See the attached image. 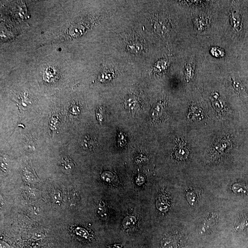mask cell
I'll use <instances>...</instances> for the list:
<instances>
[{
  "mask_svg": "<svg viewBox=\"0 0 248 248\" xmlns=\"http://www.w3.org/2000/svg\"><path fill=\"white\" fill-rule=\"evenodd\" d=\"M174 154L177 159L180 160H185L189 155V150L186 144L182 139L177 140Z\"/></svg>",
  "mask_w": 248,
  "mask_h": 248,
  "instance_id": "obj_1",
  "label": "cell"
},
{
  "mask_svg": "<svg viewBox=\"0 0 248 248\" xmlns=\"http://www.w3.org/2000/svg\"><path fill=\"white\" fill-rule=\"evenodd\" d=\"M97 141L94 138L90 135L85 136L82 140L81 146L85 150L92 151L95 149L97 146Z\"/></svg>",
  "mask_w": 248,
  "mask_h": 248,
  "instance_id": "obj_2",
  "label": "cell"
},
{
  "mask_svg": "<svg viewBox=\"0 0 248 248\" xmlns=\"http://www.w3.org/2000/svg\"><path fill=\"white\" fill-rule=\"evenodd\" d=\"M61 166L62 170L67 174L71 173L75 167V165L71 159L67 156H65L62 158Z\"/></svg>",
  "mask_w": 248,
  "mask_h": 248,
  "instance_id": "obj_3",
  "label": "cell"
},
{
  "mask_svg": "<svg viewBox=\"0 0 248 248\" xmlns=\"http://www.w3.org/2000/svg\"><path fill=\"white\" fill-rule=\"evenodd\" d=\"M231 22L232 26L237 31L241 28V18L240 14L236 11H234L231 13Z\"/></svg>",
  "mask_w": 248,
  "mask_h": 248,
  "instance_id": "obj_4",
  "label": "cell"
},
{
  "mask_svg": "<svg viewBox=\"0 0 248 248\" xmlns=\"http://www.w3.org/2000/svg\"><path fill=\"white\" fill-rule=\"evenodd\" d=\"M136 223V217L132 215H128L124 218L122 222V225L124 229H129L133 228Z\"/></svg>",
  "mask_w": 248,
  "mask_h": 248,
  "instance_id": "obj_5",
  "label": "cell"
},
{
  "mask_svg": "<svg viewBox=\"0 0 248 248\" xmlns=\"http://www.w3.org/2000/svg\"><path fill=\"white\" fill-rule=\"evenodd\" d=\"M163 248H177V243L174 239L171 238H166L163 240L161 243Z\"/></svg>",
  "mask_w": 248,
  "mask_h": 248,
  "instance_id": "obj_6",
  "label": "cell"
},
{
  "mask_svg": "<svg viewBox=\"0 0 248 248\" xmlns=\"http://www.w3.org/2000/svg\"><path fill=\"white\" fill-rule=\"evenodd\" d=\"M161 105H158L152 113V117L154 120H158L161 117L160 116L162 115L163 113V109H161L162 106Z\"/></svg>",
  "mask_w": 248,
  "mask_h": 248,
  "instance_id": "obj_7",
  "label": "cell"
},
{
  "mask_svg": "<svg viewBox=\"0 0 248 248\" xmlns=\"http://www.w3.org/2000/svg\"><path fill=\"white\" fill-rule=\"evenodd\" d=\"M75 233H76L77 236L87 240L90 238L89 234L88 233L87 231L81 228H78L77 229H75Z\"/></svg>",
  "mask_w": 248,
  "mask_h": 248,
  "instance_id": "obj_8",
  "label": "cell"
},
{
  "mask_svg": "<svg viewBox=\"0 0 248 248\" xmlns=\"http://www.w3.org/2000/svg\"><path fill=\"white\" fill-rule=\"evenodd\" d=\"M233 86L234 88L238 93L240 94L245 93V90L243 84L240 81L235 80L233 82Z\"/></svg>",
  "mask_w": 248,
  "mask_h": 248,
  "instance_id": "obj_9",
  "label": "cell"
},
{
  "mask_svg": "<svg viewBox=\"0 0 248 248\" xmlns=\"http://www.w3.org/2000/svg\"><path fill=\"white\" fill-rule=\"evenodd\" d=\"M185 74L186 79L187 81H189L193 77L194 71H193V68L190 64H188L186 66Z\"/></svg>",
  "mask_w": 248,
  "mask_h": 248,
  "instance_id": "obj_10",
  "label": "cell"
},
{
  "mask_svg": "<svg viewBox=\"0 0 248 248\" xmlns=\"http://www.w3.org/2000/svg\"><path fill=\"white\" fill-rule=\"evenodd\" d=\"M98 213L102 217H105L106 216L107 209H106V206L104 203L103 202L99 203L97 208Z\"/></svg>",
  "mask_w": 248,
  "mask_h": 248,
  "instance_id": "obj_11",
  "label": "cell"
},
{
  "mask_svg": "<svg viewBox=\"0 0 248 248\" xmlns=\"http://www.w3.org/2000/svg\"><path fill=\"white\" fill-rule=\"evenodd\" d=\"M210 52H211L212 55L217 57V58L220 57H223L224 55V51L221 50L220 48H218V47H212L211 50H210Z\"/></svg>",
  "mask_w": 248,
  "mask_h": 248,
  "instance_id": "obj_12",
  "label": "cell"
},
{
  "mask_svg": "<svg viewBox=\"0 0 248 248\" xmlns=\"http://www.w3.org/2000/svg\"><path fill=\"white\" fill-rule=\"evenodd\" d=\"M144 182V177L139 176L138 177V178H137V183L138 184V185H140L143 184Z\"/></svg>",
  "mask_w": 248,
  "mask_h": 248,
  "instance_id": "obj_13",
  "label": "cell"
},
{
  "mask_svg": "<svg viewBox=\"0 0 248 248\" xmlns=\"http://www.w3.org/2000/svg\"><path fill=\"white\" fill-rule=\"evenodd\" d=\"M108 247V248H122V245L120 244H115L114 245H112L107 246Z\"/></svg>",
  "mask_w": 248,
  "mask_h": 248,
  "instance_id": "obj_14",
  "label": "cell"
},
{
  "mask_svg": "<svg viewBox=\"0 0 248 248\" xmlns=\"http://www.w3.org/2000/svg\"><path fill=\"white\" fill-rule=\"evenodd\" d=\"M1 248H9V246L7 245V244L3 243L1 244Z\"/></svg>",
  "mask_w": 248,
  "mask_h": 248,
  "instance_id": "obj_15",
  "label": "cell"
}]
</instances>
